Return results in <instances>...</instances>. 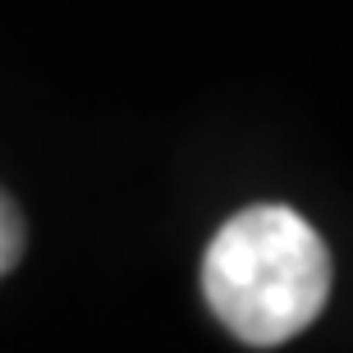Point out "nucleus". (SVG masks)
Instances as JSON below:
<instances>
[{"label": "nucleus", "instance_id": "f257e3e1", "mask_svg": "<svg viewBox=\"0 0 353 353\" xmlns=\"http://www.w3.org/2000/svg\"><path fill=\"white\" fill-rule=\"evenodd\" d=\"M202 294L234 340L275 349L321 316L330 248L294 207L257 202L216 230L202 257Z\"/></svg>", "mask_w": 353, "mask_h": 353}, {"label": "nucleus", "instance_id": "f03ea898", "mask_svg": "<svg viewBox=\"0 0 353 353\" xmlns=\"http://www.w3.org/2000/svg\"><path fill=\"white\" fill-rule=\"evenodd\" d=\"M23 216H19V207H14V197L0 188V280L19 266V257H23Z\"/></svg>", "mask_w": 353, "mask_h": 353}]
</instances>
